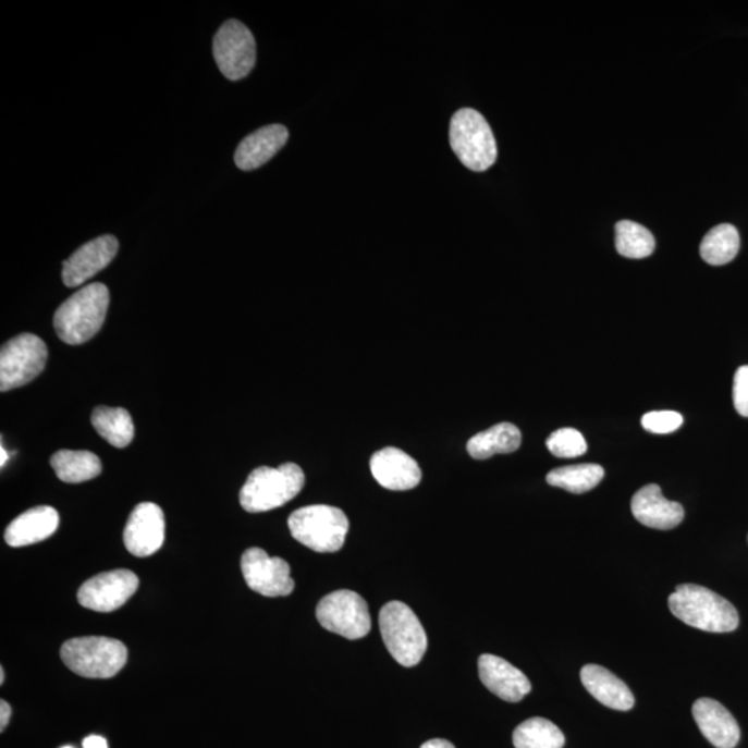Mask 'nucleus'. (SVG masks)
I'll return each instance as SVG.
<instances>
[{
  "instance_id": "1",
  "label": "nucleus",
  "mask_w": 748,
  "mask_h": 748,
  "mask_svg": "<svg viewBox=\"0 0 748 748\" xmlns=\"http://www.w3.org/2000/svg\"><path fill=\"white\" fill-rule=\"evenodd\" d=\"M669 605L682 623L706 633L726 634L739 627L735 605L701 585H679L670 594Z\"/></svg>"
},
{
  "instance_id": "2",
  "label": "nucleus",
  "mask_w": 748,
  "mask_h": 748,
  "mask_svg": "<svg viewBox=\"0 0 748 748\" xmlns=\"http://www.w3.org/2000/svg\"><path fill=\"white\" fill-rule=\"evenodd\" d=\"M110 293L103 283H91L71 295L56 310L53 324L65 344L79 345L99 333L109 309Z\"/></svg>"
},
{
  "instance_id": "3",
  "label": "nucleus",
  "mask_w": 748,
  "mask_h": 748,
  "mask_svg": "<svg viewBox=\"0 0 748 748\" xmlns=\"http://www.w3.org/2000/svg\"><path fill=\"white\" fill-rule=\"evenodd\" d=\"M305 475L295 463H284L277 467H258L249 473L246 485L241 491L244 511L262 513L286 505L302 492Z\"/></svg>"
},
{
  "instance_id": "4",
  "label": "nucleus",
  "mask_w": 748,
  "mask_h": 748,
  "mask_svg": "<svg viewBox=\"0 0 748 748\" xmlns=\"http://www.w3.org/2000/svg\"><path fill=\"white\" fill-rule=\"evenodd\" d=\"M289 528L295 541L318 553L339 552L347 538L350 522L339 507L305 506L289 517Z\"/></svg>"
},
{
  "instance_id": "5",
  "label": "nucleus",
  "mask_w": 748,
  "mask_h": 748,
  "mask_svg": "<svg viewBox=\"0 0 748 748\" xmlns=\"http://www.w3.org/2000/svg\"><path fill=\"white\" fill-rule=\"evenodd\" d=\"M73 673L84 678L107 679L119 674L128 659L125 645L103 636L70 639L60 651Z\"/></svg>"
},
{
  "instance_id": "6",
  "label": "nucleus",
  "mask_w": 748,
  "mask_h": 748,
  "mask_svg": "<svg viewBox=\"0 0 748 748\" xmlns=\"http://www.w3.org/2000/svg\"><path fill=\"white\" fill-rule=\"evenodd\" d=\"M384 645L396 663L415 666L425 658L427 635L414 610L402 602H390L379 615Z\"/></svg>"
},
{
  "instance_id": "7",
  "label": "nucleus",
  "mask_w": 748,
  "mask_h": 748,
  "mask_svg": "<svg viewBox=\"0 0 748 748\" xmlns=\"http://www.w3.org/2000/svg\"><path fill=\"white\" fill-rule=\"evenodd\" d=\"M450 142L462 164L475 172H485L495 164V136L485 117L473 109H462L452 117Z\"/></svg>"
},
{
  "instance_id": "8",
  "label": "nucleus",
  "mask_w": 748,
  "mask_h": 748,
  "mask_svg": "<svg viewBox=\"0 0 748 748\" xmlns=\"http://www.w3.org/2000/svg\"><path fill=\"white\" fill-rule=\"evenodd\" d=\"M48 363V347L38 335L24 333L2 345L0 390L2 393L30 383Z\"/></svg>"
},
{
  "instance_id": "9",
  "label": "nucleus",
  "mask_w": 748,
  "mask_h": 748,
  "mask_svg": "<svg viewBox=\"0 0 748 748\" xmlns=\"http://www.w3.org/2000/svg\"><path fill=\"white\" fill-rule=\"evenodd\" d=\"M317 618L324 629L351 640L364 638L371 628L368 603L348 589L335 590L320 600Z\"/></svg>"
},
{
  "instance_id": "10",
  "label": "nucleus",
  "mask_w": 748,
  "mask_h": 748,
  "mask_svg": "<svg viewBox=\"0 0 748 748\" xmlns=\"http://www.w3.org/2000/svg\"><path fill=\"white\" fill-rule=\"evenodd\" d=\"M213 59L228 79L238 81L252 73L257 61V44L252 30L237 20H229L213 38Z\"/></svg>"
},
{
  "instance_id": "11",
  "label": "nucleus",
  "mask_w": 748,
  "mask_h": 748,
  "mask_svg": "<svg viewBox=\"0 0 748 748\" xmlns=\"http://www.w3.org/2000/svg\"><path fill=\"white\" fill-rule=\"evenodd\" d=\"M242 573L249 589L262 597H287L295 587L286 560L271 557L263 549L249 548L243 553Z\"/></svg>"
},
{
  "instance_id": "12",
  "label": "nucleus",
  "mask_w": 748,
  "mask_h": 748,
  "mask_svg": "<svg viewBox=\"0 0 748 748\" xmlns=\"http://www.w3.org/2000/svg\"><path fill=\"white\" fill-rule=\"evenodd\" d=\"M139 588V578L130 569H114L88 579L78 590V602L85 609L110 613L120 609Z\"/></svg>"
},
{
  "instance_id": "13",
  "label": "nucleus",
  "mask_w": 748,
  "mask_h": 748,
  "mask_svg": "<svg viewBox=\"0 0 748 748\" xmlns=\"http://www.w3.org/2000/svg\"><path fill=\"white\" fill-rule=\"evenodd\" d=\"M164 513L156 503H140L131 513L124 531V543L128 552L137 557L155 554L164 543Z\"/></svg>"
},
{
  "instance_id": "14",
  "label": "nucleus",
  "mask_w": 748,
  "mask_h": 748,
  "mask_svg": "<svg viewBox=\"0 0 748 748\" xmlns=\"http://www.w3.org/2000/svg\"><path fill=\"white\" fill-rule=\"evenodd\" d=\"M119 253V241L106 235L94 238L76 249L63 265V282L68 287H78L88 282L113 261Z\"/></svg>"
},
{
  "instance_id": "15",
  "label": "nucleus",
  "mask_w": 748,
  "mask_h": 748,
  "mask_svg": "<svg viewBox=\"0 0 748 748\" xmlns=\"http://www.w3.org/2000/svg\"><path fill=\"white\" fill-rule=\"evenodd\" d=\"M371 475L391 491L414 490L421 481V470L414 457L398 447H384L370 459Z\"/></svg>"
},
{
  "instance_id": "16",
  "label": "nucleus",
  "mask_w": 748,
  "mask_h": 748,
  "mask_svg": "<svg viewBox=\"0 0 748 748\" xmlns=\"http://www.w3.org/2000/svg\"><path fill=\"white\" fill-rule=\"evenodd\" d=\"M478 674L488 690L508 703H518L532 689L520 670L498 655L482 654L478 659Z\"/></svg>"
},
{
  "instance_id": "17",
  "label": "nucleus",
  "mask_w": 748,
  "mask_h": 748,
  "mask_svg": "<svg viewBox=\"0 0 748 748\" xmlns=\"http://www.w3.org/2000/svg\"><path fill=\"white\" fill-rule=\"evenodd\" d=\"M634 517L643 526L654 529H673L684 522V506L665 499L658 485L640 488L630 502Z\"/></svg>"
},
{
  "instance_id": "18",
  "label": "nucleus",
  "mask_w": 748,
  "mask_h": 748,
  "mask_svg": "<svg viewBox=\"0 0 748 748\" xmlns=\"http://www.w3.org/2000/svg\"><path fill=\"white\" fill-rule=\"evenodd\" d=\"M694 716L701 734L716 748H735L740 727L735 716L720 701L703 697L694 704Z\"/></svg>"
},
{
  "instance_id": "19",
  "label": "nucleus",
  "mask_w": 748,
  "mask_h": 748,
  "mask_svg": "<svg viewBox=\"0 0 748 748\" xmlns=\"http://www.w3.org/2000/svg\"><path fill=\"white\" fill-rule=\"evenodd\" d=\"M289 140L286 126L274 124L263 126L248 135L238 145L235 162L242 171H253L273 159Z\"/></svg>"
},
{
  "instance_id": "20",
  "label": "nucleus",
  "mask_w": 748,
  "mask_h": 748,
  "mask_svg": "<svg viewBox=\"0 0 748 748\" xmlns=\"http://www.w3.org/2000/svg\"><path fill=\"white\" fill-rule=\"evenodd\" d=\"M58 511L50 506L29 508L9 524L4 539L9 547L23 548L45 541L59 528Z\"/></svg>"
},
{
  "instance_id": "21",
  "label": "nucleus",
  "mask_w": 748,
  "mask_h": 748,
  "mask_svg": "<svg viewBox=\"0 0 748 748\" xmlns=\"http://www.w3.org/2000/svg\"><path fill=\"white\" fill-rule=\"evenodd\" d=\"M581 680L585 689L609 709L629 711L635 706L633 691L625 682L610 673L604 666L585 665L581 670Z\"/></svg>"
},
{
  "instance_id": "22",
  "label": "nucleus",
  "mask_w": 748,
  "mask_h": 748,
  "mask_svg": "<svg viewBox=\"0 0 748 748\" xmlns=\"http://www.w3.org/2000/svg\"><path fill=\"white\" fill-rule=\"evenodd\" d=\"M520 445V430L512 424H499L471 437L467 442V452L473 459L486 461L493 455L513 454Z\"/></svg>"
},
{
  "instance_id": "23",
  "label": "nucleus",
  "mask_w": 748,
  "mask_h": 748,
  "mask_svg": "<svg viewBox=\"0 0 748 748\" xmlns=\"http://www.w3.org/2000/svg\"><path fill=\"white\" fill-rule=\"evenodd\" d=\"M56 476L68 485H79L94 480L101 473V462L98 455L89 451L61 450L50 459Z\"/></svg>"
},
{
  "instance_id": "24",
  "label": "nucleus",
  "mask_w": 748,
  "mask_h": 748,
  "mask_svg": "<svg viewBox=\"0 0 748 748\" xmlns=\"http://www.w3.org/2000/svg\"><path fill=\"white\" fill-rule=\"evenodd\" d=\"M91 425L100 437L120 450L134 440L135 426L128 410L98 406L91 414Z\"/></svg>"
},
{
  "instance_id": "25",
  "label": "nucleus",
  "mask_w": 748,
  "mask_h": 748,
  "mask_svg": "<svg viewBox=\"0 0 748 748\" xmlns=\"http://www.w3.org/2000/svg\"><path fill=\"white\" fill-rule=\"evenodd\" d=\"M739 249V232L729 223L712 228L700 244L701 258L714 267L734 261Z\"/></svg>"
},
{
  "instance_id": "26",
  "label": "nucleus",
  "mask_w": 748,
  "mask_h": 748,
  "mask_svg": "<svg viewBox=\"0 0 748 748\" xmlns=\"http://www.w3.org/2000/svg\"><path fill=\"white\" fill-rule=\"evenodd\" d=\"M603 477L602 466L584 463V465L564 466L549 471L547 481L549 486L562 488L572 493H585L598 487Z\"/></svg>"
},
{
  "instance_id": "27",
  "label": "nucleus",
  "mask_w": 748,
  "mask_h": 748,
  "mask_svg": "<svg viewBox=\"0 0 748 748\" xmlns=\"http://www.w3.org/2000/svg\"><path fill=\"white\" fill-rule=\"evenodd\" d=\"M566 743L563 732L553 722L544 719H529L513 732L516 748H563Z\"/></svg>"
},
{
  "instance_id": "28",
  "label": "nucleus",
  "mask_w": 748,
  "mask_h": 748,
  "mask_svg": "<svg viewBox=\"0 0 748 748\" xmlns=\"http://www.w3.org/2000/svg\"><path fill=\"white\" fill-rule=\"evenodd\" d=\"M615 248L620 256L642 259L654 253L655 241L651 232L639 223L620 221L615 225Z\"/></svg>"
},
{
  "instance_id": "29",
  "label": "nucleus",
  "mask_w": 748,
  "mask_h": 748,
  "mask_svg": "<svg viewBox=\"0 0 748 748\" xmlns=\"http://www.w3.org/2000/svg\"><path fill=\"white\" fill-rule=\"evenodd\" d=\"M548 450L551 454L563 459L583 456L588 451L587 440L581 432L575 429H559L547 440Z\"/></svg>"
},
{
  "instance_id": "30",
  "label": "nucleus",
  "mask_w": 748,
  "mask_h": 748,
  "mask_svg": "<svg viewBox=\"0 0 748 748\" xmlns=\"http://www.w3.org/2000/svg\"><path fill=\"white\" fill-rule=\"evenodd\" d=\"M682 425H684V417L674 410L650 412L642 417L643 429L653 434H670L678 430Z\"/></svg>"
},
{
  "instance_id": "31",
  "label": "nucleus",
  "mask_w": 748,
  "mask_h": 748,
  "mask_svg": "<svg viewBox=\"0 0 748 748\" xmlns=\"http://www.w3.org/2000/svg\"><path fill=\"white\" fill-rule=\"evenodd\" d=\"M734 404L743 417H748V365L736 370L734 379Z\"/></svg>"
},
{
  "instance_id": "32",
  "label": "nucleus",
  "mask_w": 748,
  "mask_h": 748,
  "mask_svg": "<svg viewBox=\"0 0 748 748\" xmlns=\"http://www.w3.org/2000/svg\"><path fill=\"white\" fill-rule=\"evenodd\" d=\"M10 716H12V707L7 701H0V729L4 731L8 726Z\"/></svg>"
},
{
  "instance_id": "33",
  "label": "nucleus",
  "mask_w": 748,
  "mask_h": 748,
  "mask_svg": "<svg viewBox=\"0 0 748 748\" xmlns=\"http://www.w3.org/2000/svg\"><path fill=\"white\" fill-rule=\"evenodd\" d=\"M84 748H109L106 739L101 736H88L84 740Z\"/></svg>"
},
{
  "instance_id": "34",
  "label": "nucleus",
  "mask_w": 748,
  "mask_h": 748,
  "mask_svg": "<svg viewBox=\"0 0 748 748\" xmlns=\"http://www.w3.org/2000/svg\"><path fill=\"white\" fill-rule=\"evenodd\" d=\"M420 748H455V746L452 745L451 741L444 739H432L426 741Z\"/></svg>"
},
{
  "instance_id": "35",
  "label": "nucleus",
  "mask_w": 748,
  "mask_h": 748,
  "mask_svg": "<svg viewBox=\"0 0 748 748\" xmlns=\"http://www.w3.org/2000/svg\"><path fill=\"white\" fill-rule=\"evenodd\" d=\"M0 454H2V461H0V465H2L3 467L4 465H7V462L9 461L8 452L7 450H4L3 446L0 447Z\"/></svg>"
},
{
  "instance_id": "36",
  "label": "nucleus",
  "mask_w": 748,
  "mask_h": 748,
  "mask_svg": "<svg viewBox=\"0 0 748 748\" xmlns=\"http://www.w3.org/2000/svg\"><path fill=\"white\" fill-rule=\"evenodd\" d=\"M3 682H4V671L2 669V670H0V684H3Z\"/></svg>"
},
{
  "instance_id": "37",
  "label": "nucleus",
  "mask_w": 748,
  "mask_h": 748,
  "mask_svg": "<svg viewBox=\"0 0 748 748\" xmlns=\"http://www.w3.org/2000/svg\"><path fill=\"white\" fill-rule=\"evenodd\" d=\"M61 748H74V747H71V746H65V747H61Z\"/></svg>"
}]
</instances>
